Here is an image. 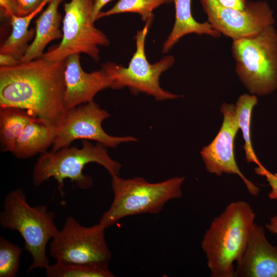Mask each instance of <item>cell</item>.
I'll return each mask as SVG.
<instances>
[{
	"label": "cell",
	"mask_w": 277,
	"mask_h": 277,
	"mask_svg": "<svg viewBox=\"0 0 277 277\" xmlns=\"http://www.w3.org/2000/svg\"><path fill=\"white\" fill-rule=\"evenodd\" d=\"M65 60L49 61L39 57L13 66H1L0 107L27 110L58 128L67 113Z\"/></svg>",
	"instance_id": "obj_1"
},
{
	"label": "cell",
	"mask_w": 277,
	"mask_h": 277,
	"mask_svg": "<svg viewBox=\"0 0 277 277\" xmlns=\"http://www.w3.org/2000/svg\"><path fill=\"white\" fill-rule=\"evenodd\" d=\"M255 213L243 201L230 203L211 222L201 243L211 277H234L255 225Z\"/></svg>",
	"instance_id": "obj_2"
},
{
	"label": "cell",
	"mask_w": 277,
	"mask_h": 277,
	"mask_svg": "<svg viewBox=\"0 0 277 277\" xmlns=\"http://www.w3.org/2000/svg\"><path fill=\"white\" fill-rule=\"evenodd\" d=\"M54 219V213L46 206H31L22 189L6 195L0 214L1 227L18 231L24 239L25 249L32 259L27 273L37 268L45 269L49 265L47 244L58 230Z\"/></svg>",
	"instance_id": "obj_3"
},
{
	"label": "cell",
	"mask_w": 277,
	"mask_h": 277,
	"mask_svg": "<svg viewBox=\"0 0 277 277\" xmlns=\"http://www.w3.org/2000/svg\"><path fill=\"white\" fill-rule=\"evenodd\" d=\"M184 181L183 176L152 183L141 177L125 179L111 175L113 199L98 223L106 229L126 216L158 214L168 202L181 197Z\"/></svg>",
	"instance_id": "obj_4"
},
{
	"label": "cell",
	"mask_w": 277,
	"mask_h": 277,
	"mask_svg": "<svg viewBox=\"0 0 277 277\" xmlns=\"http://www.w3.org/2000/svg\"><path fill=\"white\" fill-rule=\"evenodd\" d=\"M96 163L111 175H119L121 164L109 155L107 147L97 143L93 145L83 140L82 147H66L57 151L41 154L35 163L32 175L33 185L38 187L51 177L55 180L62 195L64 181L70 179L80 189H88L93 185L92 178L83 173L86 165Z\"/></svg>",
	"instance_id": "obj_5"
},
{
	"label": "cell",
	"mask_w": 277,
	"mask_h": 277,
	"mask_svg": "<svg viewBox=\"0 0 277 277\" xmlns=\"http://www.w3.org/2000/svg\"><path fill=\"white\" fill-rule=\"evenodd\" d=\"M236 72L251 94L271 93L277 88V32L273 26L233 40Z\"/></svg>",
	"instance_id": "obj_6"
},
{
	"label": "cell",
	"mask_w": 277,
	"mask_h": 277,
	"mask_svg": "<svg viewBox=\"0 0 277 277\" xmlns=\"http://www.w3.org/2000/svg\"><path fill=\"white\" fill-rule=\"evenodd\" d=\"M153 17L148 19L143 28L137 31L136 50L127 67L109 62L103 63L102 68L111 78V88L113 89L127 87L134 94L145 93L157 101L175 99L180 96L164 90L160 84V76L172 67L174 57L166 56L159 62L150 64L145 54L146 38Z\"/></svg>",
	"instance_id": "obj_7"
},
{
	"label": "cell",
	"mask_w": 277,
	"mask_h": 277,
	"mask_svg": "<svg viewBox=\"0 0 277 277\" xmlns=\"http://www.w3.org/2000/svg\"><path fill=\"white\" fill-rule=\"evenodd\" d=\"M93 3L94 0H70L64 4L62 41L41 57L49 61H59L72 54L83 53L95 61L100 60L98 46L108 47L110 41L94 25L92 19Z\"/></svg>",
	"instance_id": "obj_8"
},
{
	"label": "cell",
	"mask_w": 277,
	"mask_h": 277,
	"mask_svg": "<svg viewBox=\"0 0 277 277\" xmlns=\"http://www.w3.org/2000/svg\"><path fill=\"white\" fill-rule=\"evenodd\" d=\"M105 229L99 223L86 227L73 216H68L51 239L49 254L59 262L109 263L112 254L106 242Z\"/></svg>",
	"instance_id": "obj_9"
},
{
	"label": "cell",
	"mask_w": 277,
	"mask_h": 277,
	"mask_svg": "<svg viewBox=\"0 0 277 277\" xmlns=\"http://www.w3.org/2000/svg\"><path fill=\"white\" fill-rule=\"evenodd\" d=\"M109 116L110 114L93 101L67 110L64 120L57 128L51 151L69 146L78 139L95 141L107 148H114L123 143L137 142L136 138L131 136H114L106 133L102 124Z\"/></svg>",
	"instance_id": "obj_10"
},
{
	"label": "cell",
	"mask_w": 277,
	"mask_h": 277,
	"mask_svg": "<svg viewBox=\"0 0 277 277\" xmlns=\"http://www.w3.org/2000/svg\"><path fill=\"white\" fill-rule=\"evenodd\" d=\"M201 3L213 28L233 40L256 34L274 23L272 12L265 2H247L243 10L224 7L216 0Z\"/></svg>",
	"instance_id": "obj_11"
},
{
	"label": "cell",
	"mask_w": 277,
	"mask_h": 277,
	"mask_svg": "<svg viewBox=\"0 0 277 277\" xmlns=\"http://www.w3.org/2000/svg\"><path fill=\"white\" fill-rule=\"evenodd\" d=\"M220 111L223 114L222 126L213 140L201 151L206 171L221 175L223 173L238 175L244 182L249 193L258 196L260 188L248 180L240 171L234 155V140L240 129L235 105L224 103Z\"/></svg>",
	"instance_id": "obj_12"
},
{
	"label": "cell",
	"mask_w": 277,
	"mask_h": 277,
	"mask_svg": "<svg viewBox=\"0 0 277 277\" xmlns=\"http://www.w3.org/2000/svg\"><path fill=\"white\" fill-rule=\"evenodd\" d=\"M64 106L67 111L93 101L100 91L111 88L112 80L102 68L90 73L83 70L80 53L72 54L65 60Z\"/></svg>",
	"instance_id": "obj_13"
},
{
	"label": "cell",
	"mask_w": 277,
	"mask_h": 277,
	"mask_svg": "<svg viewBox=\"0 0 277 277\" xmlns=\"http://www.w3.org/2000/svg\"><path fill=\"white\" fill-rule=\"evenodd\" d=\"M236 263L234 277H277V246L267 240L265 227L255 224Z\"/></svg>",
	"instance_id": "obj_14"
},
{
	"label": "cell",
	"mask_w": 277,
	"mask_h": 277,
	"mask_svg": "<svg viewBox=\"0 0 277 277\" xmlns=\"http://www.w3.org/2000/svg\"><path fill=\"white\" fill-rule=\"evenodd\" d=\"M57 128L49 121L34 117L17 139L12 152L17 159H26L46 152L55 141Z\"/></svg>",
	"instance_id": "obj_15"
},
{
	"label": "cell",
	"mask_w": 277,
	"mask_h": 277,
	"mask_svg": "<svg viewBox=\"0 0 277 277\" xmlns=\"http://www.w3.org/2000/svg\"><path fill=\"white\" fill-rule=\"evenodd\" d=\"M64 0H49L47 7L35 21V36L21 60L26 62L41 57L46 46L51 41L62 38L60 29L62 15L58 12Z\"/></svg>",
	"instance_id": "obj_16"
},
{
	"label": "cell",
	"mask_w": 277,
	"mask_h": 277,
	"mask_svg": "<svg viewBox=\"0 0 277 277\" xmlns=\"http://www.w3.org/2000/svg\"><path fill=\"white\" fill-rule=\"evenodd\" d=\"M174 3L175 21L172 29L163 44L162 52L167 53L184 35L190 33L207 34L218 37L221 34L208 22L200 23L193 17L191 0H167Z\"/></svg>",
	"instance_id": "obj_17"
},
{
	"label": "cell",
	"mask_w": 277,
	"mask_h": 277,
	"mask_svg": "<svg viewBox=\"0 0 277 277\" xmlns=\"http://www.w3.org/2000/svg\"><path fill=\"white\" fill-rule=\"evenodd\" d=\"M49 1L44 2L37 9L27 16H10L9 19L12 32L1 46L0 53L10 54L21 62L29 48V42L35 36V30L28 29L31 21Z\"/></svg>",
	"instance_id": "obj_18"
},
{
	"label": "cell",
	"mask_w": 277,
	"mask_h": 277,
	"mask_svg": "<svg viewBox=\"0 0 277 277\" xmlns=\"http://www.w3.org/2000/svg\"><path fill=\"white\" fill-rule=\"evenodd\" d=\"M30 111L14 107H0V144L3 152H12L16 141L34 117Z\"/></svg>",
	"instance_id": "obj_19"
},
{
	"label": "cell",
	"mask_w": 277,
	"mask_h": 277,
	"mask_svg": "<svg viewBox=\"0 0 277 277\" xmlns=\"http://www.w3.org/2000/svg\"><path fill=\"white\" fill-rule=\"evenodd\" d=\"M258 103L256 96L254 94H243L240 95L235 105L237 122L242 132L244 140L243 148L245 160L247 163H254L258 167H264L260 163L252 147L251 134L252 111Z\"/></svg>",
	"instance_id": "obj_20"
},
{
	"label": "cell",
	"mask_w": 277,
	"mask_h": 277,
	"mask_svg": "<svg viewBox=\"0 0 277 277\" xmlns=\"http://www.w3.org/2000/svg\"><path fill=\"white\" fill-rule=\"evenodd\" d=\"M108 262L89 263L56 261L45 268L48 277H113Z\"/></svg>",
	"instance_id": "obj_21"
},
{
	"label": "cell",
	"mask_w": 277,
	"mask_h": 277,
	"mask_svg": "<svg viewBox=\"0 0 277 277\" xmlns=\"http://www.w3.org/2000/svg\"><path fill=\"white\" fill-rule=\"evenodd\" d=\"M167 2V0H118L111 9L101 11L97 20L116 14L132 12L138 14L142 19L146 22L154 17L152 12L155 9Z\"/></svg>",
	"instance_id": "obj_22"
},
{
	"label": "cell",
	"mask_w": 277,
	"mask_h": 277,
	"mask_svg": "<svg viewBox=\"0 0 277 277\" xmlns=\"http://www.w3.org/2000/svg\"><path fill=\"white\" fill-rule=\"evenodd\" d=\"M22 249L0 237V277H15L18 273Z\"/></svg>",
	"instance_id": "obj_23"
},
{
	"label": "cell",
	"mask_w": 277,
	"mask_h": 277,
	"mask_svg": "<svg viewBox=\"0 0 277 277\" xmlns=\"http://www.w3.org/2000/svg\"><path fill=\"white\" fill-rule=\"evenodd\" d=\"M48 0H0L1 15L9 19L11 15L27 16Z\"/></svg>",
	"instance_id": "obj_24"
},
{
	"label": "cell",
	"mask_w": 277,
	"mask_h": 277,
	"mask_svg": "<svg viewBox=\"0 0 277 277\" xmlns=\"http://www.w3.org/2000/svg\"><path fill=\"white\" fill-rule=\"evenodd\" d=\"M255 173L262 176L266 177L271 187V191L268 193V197L271 200H277V173H273L268 171L265 167H257L255 169Z\"/></svg>",
	"instance_id": "obj_25"
},
{
	"label": "cell",
	"mask_w": 277,
	"mask_h": 277,
	"mask_svg": "<svg viewBox=\"0 0 277 277\" xmlns=\"http://www.w3.org/2000/svg\"><path fill=\"white\" fill-rule=\"evenodd\" d=\"M221 6L230 9L243 10L245 8L246 0H216Z\"/></svg>",
	"instance_id": "obj_26"
},
{
	"label": "cell",
	"mask_w": 277,
	"mask_h": 277,
	"mask_svg": "<svg viewBox=\"0 0 277 277\" xmlns=\"http://www.w3.org/2000/svg\"><path fill=\"white\" fill-rule=\"evenodd\" d=\"M21 62L10 54L0 53V65L2 67L15 66Z\"/></svg>",
	"instance_id": "obj_27"
},
{
	"label": "cell",
	"mask_w": 277,
	"mask_h": 277,
	"mask_svg": "<svg viewBox=\"0 0 277 277\" xmlns=\"http://www.w3.org/2000/svg\"><path fill=\"white\" fill-rule=\"evenodd\" d=\"M112 0H94L92 19L93 22L97 20V17L102 8Z\"/></svg>",
	"instance_id": "obj_28"
},
{
	"label": "cell",
	"mask_w": 277,
	"mask_h": 277,
	"mask_svg": "<svg viewBox=\"0 0 277 277\" xmlns=\"http://www.w3.org/2000/svg\"><path fill=\"white\" fill-rule=\"evenodd\" d=\"M266 230L273 234H277V214L270 218L269 221L265 224Z\"/></svg>",
	"instance_id": "obj_29"
}]
</instances>
